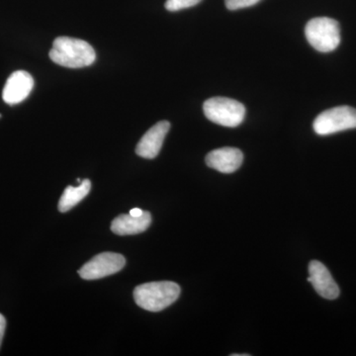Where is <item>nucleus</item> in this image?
<instances>
[{"instance_id": "obj_1", "label": "nucleus", "mask_w": 356, "mask_h": 356, "mask_svg": "<svg viewBox=\"0 0 356 356\" xmlns=\"http://www.w3.org/2000/svg\"><path fill=\"white\" fill-rule=\"evenodd\" d=\"M54 63L70 69H81L91 65L96 60L95 49L83 40L58 37L50 51Z\"/></svg>"}, {"instance_id": "obj_2", "label": "nucleus", "mask_w": 356, "mask_h": 356, "mask_svg": "<svg viewBox=\"0 0 356 356\" xmlns=\"http://www.w3.org/2000/svg\"><path fill=\"white\" fill-rule=\"evenodd\" d=\"M180 295V287L172 281L145 283L134 290V299L144 310L161 312L172 305Z\"/></svg>"}, {"instance_id": "obj_3", "label": "nucleus", "mask_w": 356, "mask_h": 356, "mask_svg": "<svg viewBox=\"0 0 356 356\" xmlns=\"http://www.w3.org/2000/svg\"><path fill=\"white\" fill-rule=\"evenodd\" d=\"M306 38L315 50L329 53L341 43V27L337 21L329 17L314 18L307 23Z\"/></svg>"}, {"instance_id": "obj_4", "label": "nucleus", "mask_w": 356, "mask_h": 356, "mask_svg": "<svg viewBox=\"0 0 356 356\" xmlns=\"http://www.w3.org/2000/svg\"><path fill=\"white\" fill-rule=\"evenodd\" d=\"M204 114L213 123L235 128L243 123L245 108L242 103L227 97H212L203 105Z\"/></svg>"}, {"instance_id": "obj_5", "label": "nucleus", "mask_w": 356, "mask_h": 356, "mask_svg": "<svg viewBox=\"0 0 356 356\" xmlns=\"http://www.w3.org/2000/svg\"><path fill=\"white\" fill-rule=\"evenodd\" d=\"M313 128L320 136L355 129L356 109L350 106H339L325 110L315 119Z\"/></svg>"}, {"instance_id": "obj_6", "label": "nucleus", "mask_w": 356, "mask_h": 356, "mask_svg": "<svg viewBox=\"0 0 356 356\" xmlns=\"http://www.w3.org/2000/svg\"><path fill=\"white\" fill-rule=\"evenodd\" d=\"M126 259L120 254L102 252L95 255L81 269L79 273L83 280H95L119 273L125 266Z\"/></svg>"}, {"instance_id": "obj_7", "label": "nucleus", "mask_w": 356, "mask_h": 356, "mask_svg": "<svg viewBox=\"0 0 356 356\" xmlns=\"http://www.w3.org/2000/svg\"><path fill=\"white\" fill-rule=\"evenodd\" d=\"M34 88V79L31 74L24 70L13 72L7 79L2 92L4 102L15 105L24 102Z\"/></svg>"}, {"instance_id": "obj_8", "label": "nucleus", "mask_w": 356, "mask_h": 356, "mask_svg": "<svg viewBox=\"0 0 356 356\" xmlns=\"http://www.w3.org/2000/svg\"><path fill=\"white\" fill-rule=\"evenodd\" d=\"M308 281L315 288L316 292L323 298L337 299L339 296V287L332 278L329 269L318 261H313L309 264Z\"/></svg>"}, {"instance_id": "obj_9", "label": "nucleus", "mask_w": 356, "mask_h": 356, "mask_svg": "<svg viewBox=\"0 0 356 356\" xmlns=\"http://www.w3.org/2000/svg\"><path fill=\"white\" fill-rule=\"evenodd\" d=\"M170 129V122L161 121L153 126L140 140L136 147V154L140 158L152 159L161 152L163 140Z\"/></svg>"}, {"instance_id": "obj_10", "label": "nucleus", "mask_w": 356, "mask_h": 356, "mask_svg": "<svg viewBox=\"0 0 356 356\" xmlns=\"http://www.w3.org/2000/svg\"><path fill=\"white\" fill-rule=\"evenodd\" d=\"M243 161L242 151L236 147L214 149L206 156L207 165L222 173L235 172L242 165Z\"/></svg>"}, {"instance_id": "obj_11", "label": "nucleus", "mask_w": 356, "mask_h": 356, "mask_svg": "<svg viewBox=\"0 0 356 356\" xmlns=\"http://www.w3.org/2000/svg\"><path fill=\"white\" fill-rule=\"evenodd\" d=\"M152 222L149 212H144L140 217L130 214L120 215L115 218L111 224V231L119 236L137 235L149 229Z\"/></svg>"}, {"instance_id": "obj_12", "label": "nucleus", "mask_w": 356, "mask_h": 356, "mask_svg": "<svg viewBox=\"0 0 356 356\" xmlns=\"http://www.w3.org/2000/svg\"><path fill=\"white\" fill-rule=\"evenodd\" d=\"M91 189L90 180L84 179L79 186H67L58 202V211L67 212L88 195Z\"/></svg>"}, {"instance_id": "obj_13", "label": "nucleus", "mask_w": 356, "mask_h": 356, "mask_svg": "<svg viewBox=\"0 0 356 356\" xmlns=\"http://www.w3.org/2000/svg\"><path fill=\"white\" fill-rule=\"evenodd\" d=\"M202 0H166L165 8L168 11H179L197 6Z\"/></svg>"}, {"instance_id": "obj_14", "label": "nucleus", "mask_w": 356, "mask_h": 356, "mask_svg": "<svg viewBox=\"0 0 356 356\" xmlns=\"http://www.w3.org/2000/svg\"><path fill=\"white\" fill-rule=\"evenodd\" d=\"M261 0H225L227 8L229 10H238V9L247 8V7L259 3Z\"/></svg>"}, {"instance_id": "obj_15", "label": "nucleus", "mask_w": 356, "mask_h": 356, "mask_svg": "<svg viewBox=\"0 0 356 356\" xmlns=\"http://www.w3.org/2000/svg\"><path fill=\"white\" fill-rule=\"evenodd\" d=\"M6 320L3 315L0 314V346H1L2 339L6 334Z\"/></svg>"}, {"instance_id": "obj_16", "label": "nucleus", "mask_w": 356, "mask_h": 356, "mask_svg": "<svg viewBox=\"0 0 356 356\" xmlns=\"http://www.w3.org/2000/svg\"><path fill=\"white\" fill-rule=\"evenodd\" d=\"M144 212L145 211L140 209V208H133V209L130 211V213H129V214H130L131 216L140 217L142 216L143 214H144Z\"/></svg>"}, {"instance_id": "obj_17", "label": "nucleus", "mask_w": 356, "mask_h": 356, "mask_svg": "<svg viewBox=\"0 0 356 356\" xmlns=\"http://www.w3.org/2000/svg\"><path fill=\"white\" fill-rule=\"evenodd\" d=\"M0 118H1V114H0Z\"/></svg>"}]
</instances>
